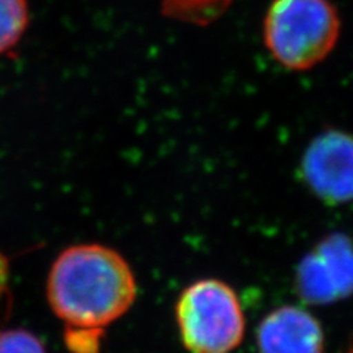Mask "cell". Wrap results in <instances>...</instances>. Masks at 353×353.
Returning a JSON list of instances; mask_svg holds the SVG:
<instances>
[{
	"mask_svg": "<svg viewBox=\"0 0 353 353\" xmlns=\"http://www.w3.org/2000/svg\"><path fill=\"white\" fill-rule=\"evenodd\" d=\"M30 22L27 0H0V54L14 49Z\"/></svg>",
	"mask_w": 353,
	"mask_h": 353,
	"instance_id": "7",
	"label": "cell"
},
{
	"mask_svg": "<svg viewBox=\"0 0 353 353\" xmlns=\"http://www.w3.org/2000/svg\"><path fill=\"white\" fill-rule=\"evenodd\" d=\"M137 296L128 262L102 245H77L53 262L48 301L66 327L103 330L123 316Z\"/></svg>",
	"mask_w": 353,
	"mask_h": 353,
	"instance_id": "1",
	"label": "cell"
},
{
	"mask_svg": "<svg viewBox=\"0 0 353 353\" xmlns=\"http://www.w3.org/2000/svg\"><path fill=\"white\" fill-rule=\"evenodd\" d=\"M10 267L9 259L0 252V315H2L3 309H8L10 305Z\"/></svg>",
	"mask_w": 353,
	"mask_h": 353,
	"instance_id": "10",
	"label": "cell"
},
{
	"mask_svg": "<svg viewBox=\"0 0 353 353\" xmlns=\"http://www.w3.org/2000/svg\"><path fill=\"white\" fill-rule=\"evenodd\" d=\"M103 330L66 327L65 345L71 353H99Z\"/></svg>",
	"mask_w": 353,
	"mask_h": 353,
	"instance_id": "9",
	"label": "cell"
},
{
	"mask_svg": "<svg viewBox=\"0 0 353 353\" xmlns=\"http://www.w3.org/2000/svg\"><path fill=\"white\" fill-rule=\"evenodd\" d=\"M176 325L190 353H230L245 336V314L236 292L216 279L187 285L175 306Z\"/></svg>",
	"mask_w": 353,
	"mask_h": 353,
	"instance_id": "3",
	"label": "cell"
},
{
	"mask_svg": "<svg viewBox=\"0 0 353 353\" xmlns=\"http://www.w3.org/2000/svg\"><path fill=\"white\" fill-rule=\"evenodd\" d=\"M307 189L327 205L353 202V134L327 128L311 140L301 159Z\"/></svg>",
	"mask_w": 353,
	"mask_h": 353,
	"instance_id": "4",
	"label": "cell"
},
{
	"mask_svg": "<svg viewBox=\"0 0 353 353\" xmlns=\"http://www.w3.org/2000/svg\"><path fill=\"white\" fill-rule=\"evenodd\" d=\"M0 353H48L43 341L24 328L0 331Z\"/></svg>",
	"mask_w": 353,
	"mask_h": 353,
	"instance_id": "8",
	"label": "cell"
},
{
	"mask_svg": "<svg viewBox=\"0 0 353 353\" xmlns=\"http://www.w3.org/2000/svg\"><path fill=\"white\" fill-rule=\"evenodd\" d=\"M296 292L311 305H327L353 294V240L345 234L324 237L299 262Z\"/></svg>",
	"mask_w": 353,
	"mask_h": 353,
	"instance_id": "5",
	"label": "cell"
},
{
	"mask_svg": "<svg viewBox=\"0 0 353 353\" xmlns=\"http://www.w3.org/2000/svg\"><path fill=\"white\" fill-rule=\"evenodd\" d=\"M261 353H324L325 337L321 324L297 306L274 309L256 331Z\"/></svg>",
	"mask_w": 353,
	"mask_h": 353,
	"instance_id": "6",
	"label": "cell"
},
{
	"mask_svg": "<svg viewBox=\"0 0 353 353\" xmlns=\"http://www.w3.org/2000/svg\"><path fill=\"white\" fill-rule=\"evenodd\" d=\"M340 28L330 0H272L263 17V43L283 68L307 71L334 50Z\"/></svg>",
	"mask_w": 353,
	"mask_h": 353,
	"instance_id": "2",
	"label": "cell"
}]
</instances>
